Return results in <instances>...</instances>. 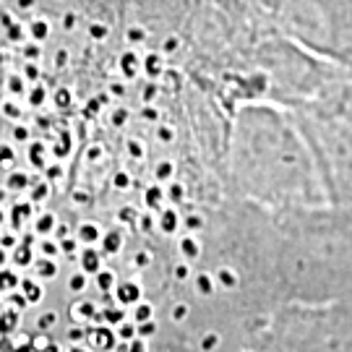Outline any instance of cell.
Segmentation results:
<instances>
[{
  "mask_svg": "<svg viewBox=\"0 0 352 352\" xmlns=\"http://www.w3.org/2000/svg\"><path fill=\"white\" fill-rule=\"evenodd\" d=\"M160 199H162V190H160V188L146 190V204H149V206H154V209H157V206H160Z\"/></svg>",
  "mask_w": 352,
  "mask_h": 352,
  "instance_id": "4fadbf2b",
  "label": "cell"
},
{
  "mask_svg": "<svg viewBox=\"0 0 352 352\" xmlns=\"http://www.w3.org/2000/svg\"><path fill=\"white\" fill-rule=\"evenodd\" d=\"M100 282H97V285H100V289H104V292H107V289H113V285H115V274L113 272H100Z\"/></svg>",
  "mask_w": 352,
  "mask_h": 352,
  "instance_id": "8fae6325",
  "label": "cell"
},
{
  "mask_svg": "<svg viewBox=\"0 0 352 352\" xmlns=\"http://www.w3.org/2000/svg\"><path fill=\"white\" fill-rule=\"evenodd\" d=\"M154 321H144V324H141L139 327V334H144V337H149V334H154Z\"/></svg>",
  "mask_w": 352,
  "mask_h": 352,
  "instance_id": "7402d4cb",
  "label": "cell"
},
{
  "mask_svg": "<svg viewBox=\"0 0 352 352\" xmlns=\"http://www.w3.org/2000/svg\"><path fill=\"white\" fill-rule=\"evenodd\" d=\"M113 123H115V126H123V123H126V113H123V110H118V113H115V118H113Z\"/></svg>",
  "mask_w": 352,
  "mask_h": 352,
  "instance_id": "f546056e",
  "label": "cell"
},
{
  "mask_svg": "<svg viewBox=\"0 0 352 352\" xmlns=\"http://www.w3.org/2000/svg\"><path fill=\"white\" fill-rule=\"evenodd\" d=\"M102 245H104V253H115L120 248V235H118V232L104 235V238H102Z\"/></svg>",
  "mask_w": 352,
  "mask_h": 352,
  "instance_id": "52a82bcc",
  "label": "cell"
},
{
  "mask_svg": "<svg viewBox=\"0 0 352 352\" xmlns=\"http://www.w3.org/2000/svg\"><path fill=\"white\" fill-rule=\"evenodd\" d=\"M52 227H55V217H52V214H45V217H39V219H37V232H39V235L50 232Z\"/></svg>",
  "mask_w": 352,
  "mask_h": 352,
  "instance_id": "9c48e42d",
  "label": "cell"
},
{
  "mask_svg": "<svg viewBox=\"0 0 352 352\" xmlns=\"http://www.w3.org/2000/svg\"><path fill=\"white\" fill-rule=\"evenodd\" d=\"M154 94H157V89H154V87H149V89H146V94H144V100H146V102H149V100H154Z\"/></svg>",
  "mask_w": 352,
  "mask_h": 352,
  "instance_id": "d590c367",
  "label": "cell"
},
{
  "mask_svg": "<svg viewBox=\"0 0 352 352\" xmlns=\"http://www.w3.org/2000/svg\"><path fill=\"white\" fill-rule=\"evenodd\" d=\"M16 282H19V279L13 277L11 272H6V274H0V289H11V287H16Z\"/></svg>",
  "mask_w": 352,
  "mask_h": 352,
  "instance_id": "5bb4252c",
  "label": "cell"
},
{
  "mask_svg": "<svg viewBox=\"0 0 352 352\" xmlns=\"http://www.w3.org/2000/svg\"><path fill=\"white\" fill-rule=\"evenodd\" d=\"M149 316H151V308L146 305V302H141L139 308H136V321L144 324V321H149Z\"/></svg>",
  "mask_w": 352,
  "mask_h": 352,
  "instance_id": "9a60e30c",
  "label": "cell"
},
{
  "mask_svg": "<svg viewBox=\"0 0 352 352\" xmlns=\"http://www.w3.org/2000/svg\"><path fill=\"white\" fill-rule=\"evenodd\" d=\"M60 251H65V253H74V251H76V240H68V238H63V240H60Z\"/></svg>",
  "mask_w": 352,
  "mask_h": 352,
  "instance_id": "d4e9b609",
  "label": "cell"
},
{
  "mask_svg": "<svg viewBox=\"0 0 352 352\" xmlns=\"http://www.w3.org/2000/svg\"><path fill=\"white\" fill-rule=\"evenodd\" d=\"M16 264L19 266H26V264H32V251H29V245H21L19 251H16Z\"/></svg>",
  "mask_w": 352,
  "mask_h": 352,
  "instance_id": "30bf717a",
  "label": "cell"
},
{
  "mask_svg": "<svg viewBox=\"0 0 352 352\" xmlns=\"http://www.w3.org/2000/svg\"><path fill=\"white\" fill-rule=\"evenodd\" d=\"M0 222H3V214H0Z\"/></svg>",
  "mask_w": 352,
  "mask_h": 352,
  "instance_id": "b9f144b4",
  "label": "cell"
},
{
  "mask_svg": "<svg viewBox=\"0 0 352 352\" xmlns=\"http://www.w3.org/2000/svg\"><path fill=\"white\" fill-rule=\"evenodd\" d=\"M170 175H173V164H170V162L160 164V170H157V177H160V180H167Z\"/></svg>",
  "mask_w": 352,
  "mask_h": 352,
  "instance_id": "d6986e66",
  "label": "cell"
},
{
  "mask_svg": "<svg viewBox=\"0 0 352 352\" xmlns=\"http://www.w3.org/2000/svg\"><path fill=\"white\" fill-rule=\"evenodd\" d=\"M167 196H170L173 201H183V188H180V186H170Z\"/></svg>",
  "mask_w": 352,
  "mask_h": 352,
  "instance_id": "44dd1931",
  "label": "cell"
},
{
  "mask_svg": "<svg viewBox=\"0 0 352 352\" xmlns=\"http://www.w3.org/2000/svg\"><path fill=\"white\" fill-rule=\"evenodd\" d=\"M13 302H16V305H19V308H24L26 302H24V298H19V295H13Z\"/></svg>",
  "mask_w": 352,
  "mask_h": 352,
  "instance_id": "ab89813d",
  "label": "cell"
},
{
  "mask_svg": "<svg viewBox=\"0 0 352 352\" xmlns=\"http://www.w3.org/2000/svg\"><path fill=\"white\" fill-rule=\"evenodd\" d=\"M55 324V314H45L39 316V329H50Z\"/></svg>",
  "mask_w": 352,
  "mask_h": 352,
  "instance_id": "ffe728a7",
  "label": "cell"
},
{
  "mask_svg": "<svg viewBox=\"0 0 352 352\" xmlns=\"http://www.w3.org/2000/svg\"><path fill=\"white\" fill-rule=\"evenodd\" d=\"M131 352H144V342H133V347H131Z\"/></svg>",
  "mask_w": 352,
  "mask_h": 352,
  "instance_id": "74e56055",
  "label": "cell"
},
{
  "mask_svg": "<svg viewBox=\"0 0 352 352\" xmlns=\"http://www.w3.org/2000/svg\"><path fill=\"white\" fill-rule=\"evenodd\" d=\"M177 219H180V217H177L175 212H164L162 214V222H160V225H162L164 232H173V230H177V225H180Z\"/></svg>",
  "mask_w": 352,
  "mask_h": 352,
  "instance_id": "8992f818",
  "label": "cell"
},
{
  "mask_svg": "<svg viewBox=\"0 0 352 352\" xmlns=\"http://www.w3.org/2000/svg\"><path fill=\"white\" fill-rule=\"evenodd\" d=\"M219 282H222V287L232 289L235 285H238V277H235L232 272H227V269H222V272H219Z\"/></svg>",
  "mask_w": 352,
  "mask_h": 352,
  "instance_id": "7c38bea8",
  "label": "cell"
},
{
  "mask_svg": "<svg viewBox=\"0 0 352 352\" xmlns=\"http://www.w3.org/2000/svg\"><path fill=\"white\" fill-rule=\"evenodd\" d=\"M97 240H100V230H97V225H81L78 227V243L91 245V243H97Z\"/></svg>",
  "mask_w": 352,
  "mask_h": 352,
  "instance_id": "3957f363",
  "label": "cell"
},
{
  "mask_svg": "<svg viewBox=\"0 0 352 352\" xmlns=\"http://www.w3.org/2000/svg\"><path fill=\"white\" fill-rule=\"evenodd\" d=\"M186 311H188L186 305H177V308H175V318H183V316H186Z\"/></svg>",
  "mask_w": 352,
  "mask_h": 352,
  "instance_id": "8d00e7d4",
  "label": "cell"
},
{
  "mask_svg": "<svg viewBox=\"0 0 352 352\" xmlns=\"http://www.w3.org/2000/svg\"><path fill=\"white\" fill-rule=\"evenodd\" d=\"M74 352H76V350H74Z\"/></svg>",
  "mask_w": 352,
  "mask_h": 352,
  "instance_id": "7bdbcfd3",
  "label": "cell"
},
{
  "mask_svg": "<svg viewBox=\"0 0 352 352\" xmlns=\"http://www.w3.org/2000/svg\"><path fill=\"white\" fill-rule=\"evenodd\" d=\"M128 151H131V154H136V157H141V146L136 144V141H131V144H128Z\"/></svg>",
  "mask_w": 352,
  "mask_h": 352,
  "instance_id": "d6a6232c",
  "label": "cell"
},
{
  "mask_svg": "<svg viewBox=\"0 0 352 352\" xmlns=\"http://www.w3.org/2000/svg\"><path fill=\"white\" fill-rule=\"evenodd\" d=\"M13 157V151L8 149V146H0V162H8Z\"/></svg>",
  "mask_w": 352,
  "mask_h": 352,
  "instance_id": "f1b7e54d",
  "label": "cell"
},
{
  "mask_svg": "<svg viewBox=\"0 0 352 352\" xmlns=\"http://www.w3.org/2000/svg\"><path fill=\"white\" fill-rule=\"evenodd\" d=\"M84 285H87L84 274H74V277H71V289H74V292H81V289H84Z\"/></svg>",
  "mask_w": 352,
  "mask_h": 352,
  "instance_id": "ac0fdd59",
  "label": "cell"
},
{
  "mask_svg": "<svg viewBox=\"0 0 352 352\" xmlns=\"http://www.w3.org/2000/svg\"><path fill=\"white\" fill-rule=\"evenodd\" d=\"M175 274H177V277H180V279H186V277H188V269H186V266L180 264V266H177V269H175Z\"/></svg>",
  "mask_w": 352,
  "mask_h": 352,
  "instance_id": "836d02e7",
  "label": "cell"
},
{
  "mask_svg": "<svg viewBox=\"0 0 352 352\" xmlns=\"http://www.w3.org/2000/svg\"><path fill=\"white\" fill-rule=\"evenodd\" d=\"M217 334H209V337H206V340H204V350H214V347H217Z\"/></svg>",
  "mask_w": 352,
  "mask_h": 352,
  "instance_id": "83f0119b",
  "label": "cell"
},
{
  "mask_svg": "<svg viewBox=\"0 0 352 352\" xmlns=\"http://www.w3.org/2000/svg\"><path fill=\"white\" fill-rule=\"evenodd\" d=\"M196 287H199V292H201V295H212V292H214L212 277H209V274H199V277H196Z\"/></svg>",
  "mask_w": 352,
  "mask_h": 352,
  "instance_id": "ba28073f",
  "label": "cell"
},
{
  "mask_svg": "<svg viewBox=\"0 0 352 352\" xmlns=\"http://www.w3.org/2000/svg\"><path fill=\"white\" fill-rule=\"evenodd\" d=\"M24 292H29V298H32V300H37L39 298V287L29 285V282H24Z\"/></svg>",
  "mask_w": 352,
  "mask_h": 352,
  "instance_id": "484cf974",
  "label": "cell"
},
{
  "mask_svg": "<svg viewBox=\"0 0 352 352\" xmlns=\"http://www.w3.org/2000/svg\"><path fill=\"white\" fill-rule=\"evenodd\" d=\"M118 298H120V302H136L141 298L139 285H131V282H126L123 287L118 289Z\"/></svg>",
  "mask_w": 352,
  "mask_h": 352,
  "instance_id": "277c9868",
  "label": "cell"
},
{
  "mask_svg": "<svg viewBox=\"0 0 352 352\" xmlns=\"http://www.w3.org/2000/svg\"><path fill=\"white\" fill-rule=\"evenodd\" d=\"M157 110H154V107H146V110H144V120H157Z\"/></svg>",
  "mask_w": 352,
  "mask_h": 352,
  "instance_id": "4dcf8cb0",
  "label": "cell"
},
{
  "mask_svg": "<svg viewBox=\"0 0 352 352\" xmlns=\"http://www.w3.org/2000/svg\"><path fill=\"white\" fill-rule=\"evenodd\" d=\"M157 68H160V63H157V60H149V71H157ZM151 76H157V74H151Z\"/></svg>",
  "mask_w": 352,
  "mask_h": 352,
  "instance_id": "60d3db41",
  "label": "cell"
},
{
  "mask_svg": "<svg viewBox=\"0 0 352 352\" xmlns=\"http://www.w3.org/2000/svg\"><path fill=\"white\" fill-rule=\"evenodd\" d=\"M115 186H118V188H126V186H128V177L123 175V173H120V175L115 177Z\"/></svg>",
  "mask_w": 352,
  "mask_h": 352,
  "instance_id": "1f68e13d",
  "label": "cell"
},
{
  "mask_svg": "<svg viewBox=\"0 0 352 352\" xmlns=\"http://www.w3.org/2000/svg\"><path fill=\"white\" fill-rule=\"evenodd\" d=\"M180 251H183V256H186L188 261H196V258H199V253H201V245H199V240L183 238L180 240Z\"/></svg>",
  "mask_w": 352,
  "mask_h": 352,
  "instance_id": "7a4b0ae2",
  "label": "cell"
},
{
  "mask_svg": "<svg viewBox=\"0 0 352 352\" xmlns=\"http://www.w3.org/2000/svg\"><path fill=\"white\" fill-rule=\"evenodd\" d=\"M133 219H136V212H133V209H123V212H120V222H133Z\"/></svg>",
  "mask_w": 352,
  "mask_h": 352,
  "instance_id": "4316f807",
  "label": "cell"
},
{
  "mask_svg": "<svg viewBox=\"0 0 352 352\" xmlns=\"http://www.w3.org/2000/svg\"><path fill=\"white\" fill-rule=\"evenodd\" d=\"M81 269H84V272H91V274L100 272V253L87 248V251L81 253Z\"/></svg>",
  "mask_w": 352,
  "mask_h": 352,
  "instance_id": "6da1fadb",
  "label": "cell"
},
{
  "mask_svg": "<svg viewBox=\"0 0 352 352\" xmlns=\"http://www.w3.org/2000/svg\"><path fill=\"white\" fill-rule=\"evenodd\" d=\"M37 274L42 279H52L55 274H58V264H55V261H39V264H37Z\"/></svg>",
  "mask_w": 352,
  "mask_h": 352,
  "instance_id": "5b68a950",
  "label": "cell"
},
{
  "mask_svg": "<svg viewBox=\"0 0 352 352\" xmlns=\"http://www.w3.org/2000/svg\"><path fill=\"white\" fill-rule=\"evenodd\" d=\"M133 334H136V327H131V324H123V327H120V337H123V340H131Z\"/></svg>",
  "mask_w": 352,
  "mask_h": 352,
  "instance_id": "603a6c76",
  "label": "cell"
},
{
  "mask_svg": "<svg viewBox=\"0 0 352 352\" xmlns=\"http://www.w3.org/2000/svg\"><path fill=\"white\" fill-rule=\"evenodd\" d=\"M39 251L45 253V256H55V253L60 251V245H55V243H47V240H42V243H39Z\"/></svg>",
  "mask_w": 352,
  "mask_h": 352,
  "instance_id": "e0dca14e",
  "label": "cell"
},
{
  "mask_svg": "<svg viewBox=\"0 0 352 352\" xmlns=\"http://www.w3.org/2000/svg\"><path fill=\"white\" fill-rule=\"evenodd\" d=\"M0 243H3V248H11V245H13V238L8 235V238H3Z\"/></svg>",
  "mask_w": 352,
  "mask_h": 352,
  "instance_id": "f35d334b",
  "label": "cell"
},
{
  "mask_svg": "<svg viewBox=\"0 0 352 352\" xmlns=\"http://www.w3.org/2000/svg\"><path fill=\"white\" fill-rule=\"evenodd\" d=\"M173 139H175V133H173L170 128H160V141H164V144H170Z\"/></svg>",
  "mask_w": 352,
  "mask_h": 352,
  "instance_id": "cb8c5ba5",
  "label": "cell"
},
{
  "mask_svg": "<svg viewBox=\"0 0 352 352\" xmlns=\"http://www.w3.org/2000/svg\"><path fill=\"white\" fill-rule=\"evenodd\" d=\"M26 136H29V133H26L24 128H16V141H26Z\"/></svg>",
  "mask_w": 352,
  "mask_h": 352,
  "instance_id": "e575fe53",
  "label": "cell"
},
{
  "mask_svg": "<svg viewBox=\"0 0 352 352\" xmlns=\"http://www.w3.org/2000/svg\"><path fill=\"white\" fill-rule=\"evenodd\" d=\"M186 227H190V230H201L204 219L199 217V214H188V217H186Z\"/></svg>",
  "mask_w": 352,
  "mask_h": 352,
  "instance_id": "2e32d148",
  "label": "cell"
}]
</instances>
